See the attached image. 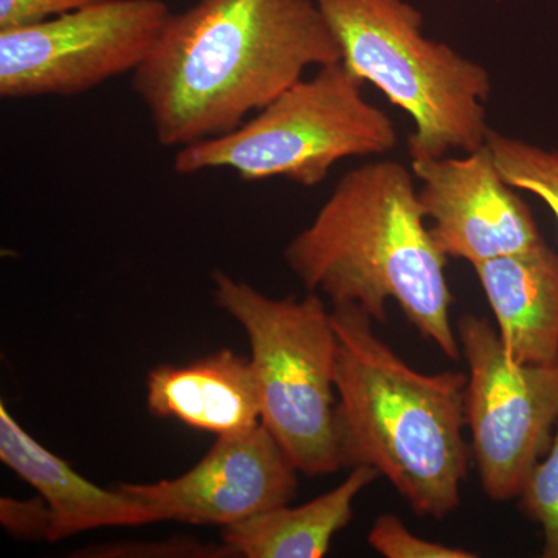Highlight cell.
I'll list each match as a JSON object with an SVG mask.
<instances>
[{
  "label": "cell",
  "instance_id": "6da1fadb",
  "mask_svg": "<svg viewBox=\"0 0 558 558\" xmlns=\"http://www.w3.org/2000/svg\"><path fill=\"white\" fill-rule=\"evenodd\" d=\"M337 61L315 0H197L170 13L131 83L157 142L180 149L229 134L307 69Z\"/></svg>",
  "mask_w": 558,
  "mask_h": 558
},
{
  "label": "cell",
  "instance_id": "7a4b0ae2",
  "mask_svg": "<svg viewBox=\"0 0 558 558\" xmlns=\"http://www.w3.org/2000/svg\"><path fill=\"white\" fill-rule=\"evenodd\" d=\"M447 259L433 240L416 178L398 160H374L348 171L284 260L307 292L332 306L355 304L376 323L395 301L422 339L458 362Z\"/></svg>",
  "mask_w": 558,
  "mask_h": 558
},
{
  "label": "cell",
  "instance_id": "3957f363",
  "mask_svg": "<svg viewBox=\"0 0 558 558\" xmlns=\"http://www.w3.org/2000/svg\"><path fill=\"white\" fill-rule=\"evenodd\" d=\"M330 318L341 468L377 470L417 517L446 519L461 505L469 473L468 374L411 368L355 304L332 306Z\"/></svg>",
  "mask_w": 558,
  "mask_h": 558
},
{
  "label": "cell",
  "instance_id": "277c9868",
  "mask_svg": "<svg viewBox=\"0 0 558 558\" xmlns=\"http://www.w3.org/2000/svg\"><path fill=\"white\" fill-rule=\"evenodd\" d=\"M315 2L343 64L413 120L411 159H439L486 145L490 73L449 44L427 38L416 7L407 0Z\"/></svg>",
  "mask_w": 558,
  "mask_h": 558
},
{
  "label": "cell",
  "instance_id": "5b68a950",
  "mask_svg": "<svg viewBox=\"0 0 558 558\" xmlns=\"http://www.w3.org/2000/svg\"><path fill=\"white\" fill-rule=\"evenodd\" d=\"M365 81L343 61L301 78L236 130L180 148L174 171L231 170L244 182L286 179L317 186L340 160L385 156L395 121L363 97Z\"/></svg>",
  "mask_w": 558,
  "mask_h": 558
},
{
  "label": "cell",
  "instance_id": "8992f818",
  "mask_svg": "<svg viewBox=\"0 0 558 558\" xmlns=\"http://www.w3.org/2000/svg\"><path fill=\"white\" fill-rule=\"evenodd\" d=\"M216 304L244 328L258 387L260 424L299 472L341 468L336 433L337 336L318 293L277 300L226 271L213 275Z\"/></svg>",
  "mask_w": 558,
  "mask_h": 558
},
{
  "label": "cell",
  "instance_id": "52a82bcc",
  "mask_svg": "<svg viewBox=\"0 0 558 558\" xmlns=\"http://www.w3.org/2000/svg\"><path fill=\"white\" fill-rule=\"evenodd\" d=\"M457 333L469 368L465 418L481 487L492 501H512L553 446L558 360L513 362L498 330L475 314L458 319Z\"/></svg>",
  "mask_w": 558,
  "mask_h": 558
},
{
  "label": "cell",
  "instance_id": "ba28073f",
  "mask_svg": "<svg viewBox=\"0 0 558 558\" xmlns=\"http://www.w3.org/2000/svg\"><path fill=\"white\" fill-rule=\"evenodd\" d=\"M170 13L163 0H100L0 32V97H75L134 73Z\"/></svg>",
  "mask_w": 558,
  "mask_h": 558
},
{
  "label": "cell",
  "instance_id": "9c48e42d",
  "mask_svg": "<svg viewBox=\"0 0 558 558\" xmlns=\"http://www.w3.org/2000/svg\"><path fill=\"white\" fill-rule=\"evenodd\" d=\"M410 168L433 240L449 258L473 267L546 242L487 143L462 157L411 159Z\"/></svg>",
  "mask_w": 558,
  "mask_h": 558
},
{
  "label": "cell",
  "instance_id": "30bf717a",
  "mask_svg": "<svg viewBox=\"0 0 558 558\" xmlns=\"http://www.w3.org/2000/svg\"><path fill=\"white\" fill-rule=\"evenodd\" d=\"M145 502L156 521L233 526L289 505L299 490V469L263 424L219 436L189 472L154 484H120Z\"/></svg>",
  "mask_w": 558,
  "mask_h": 558
},
{
  "label": "cell",
  "instance_id": "8fae6325",
  "mask_svg": "<svg viewBox=\"0 0 558 558\" xmlns=\"http://www.w3.org/2000/svg\"><path fill=\"white\" fill-rule=\"evenodd\" d=\"M0 461L38 490L51 513V542L101 527L156 523L153 510L117 486L108 490L25 432L0 405Z\"/></svg>",
  "mask_w": 558,
  "mask_h": 558
},
{
  "label": "cell",
  "instance_id": "7c38bea8",
  "mask_svg": "<svg viewBox=\"0 0 558 558\" xmlns=\"http://www.w3.org/2000/svg\"><path fill=\"white\" fill-rule=\"evenodd\" d=\"M499 339L521 365L558 360V253L538 247L473 266Z\"/></svg>",
  "mask_w": 558,
  "mask_h": 558
},
{
  "label": "cell",
  "instance_id": "4fadbf2b",
  "mask_svg": "<svg viewBox=\"0 0 558 558\" xmlns=\"http://www.w3.org/2000/svg\"><path fill=\"white\" fill-rule=\"evenodd\" d=\"M148 409L201 432L226 436L260 424L258 387L250 359L230 349L189 365L150 371Z\"/></svg>",
  "mask_w": 558,
  "mask_h": 558
},
{
  "label": "cell",
  "instance_id": "5bb4252c",
  "mask_svg": "<svg viewBox=\"0 0 558 558\" xmlns=\"http://www.w3.org/2000/svg\"><path fill=\"white\" fill-rule=\"evenodd\" d=\"M379 472L351 469L348 478L332 490L303 506L266 510L252 519L222 529V543L245 558H319L329 553L337 532L354 517V501Z\"/></svg>",
  "mask_w": 558,
  "mask_h": 558
},
{
  "label": "cell",
  "instance_id": "9a60e30c",
  "mask_svg": "<svg viewBox=\"0 0 558 558\" xmlns=\"http://www.w3.org/2000/svg\"><path fill=\"white\" fill-rule=\"evenodd\" d=\"M487 145L506 182L538 197L553 211L558 226V150L494 130L488 131Z\"/></svg>",
  "mask_w": 558,
  "mask_h": 558
},
{
  "label": "cell",
  "instance_id": "2e32d148",
  "mask_svg": "<svg viewBox=\"0 0 558 558\" xmlns=\"http://www.w3.org/2000/svg\"><path fill=\"white\" fill-rule=\"evenodd\" d=\"M517 499L523 515L542 529V557L558 558V425L548 454L532 470Z\"/></svg>",
  "mask_w": 558,
  "mask_h": 558
},
{
  "label": "cell",
  "instance_id": "e0dca14e",
  "mask_svg": "<svg viewBox=\"0 0 558 558\" xmlns=\"http://www.w3.org/2000/svg\"><path fill=\"white\" fill-rule=\"evenodd\" d=\"M368 545L385 558H476L478 554L417 537L395 513L377 517Z\"/></svg>",
  "mask_w": 558,
  "mask_h": 558
},
{
  "label": "cell",
  "instance_id": "ac0fdd59",
  "mask_svg": "<svg viewBox=\"0 0 558 558\" xmlns=\"http://www.w3.org/2000/svg\"><path fill=\"white\" fill-rule=\"evenodd\" d=\"M80 557H236L226 543L220 546L202 545L190 537L170 538L156 543H121V545L98 546L78 554Z\"/></svg>",
  "mask_w": 558,
  "mask_h": 558
},
{
  "label": "cell",
  "instance_id": "d6986e66",
  "mask_svg": "<svg viewBox=\"0 0 558 558\" xmlns=\"http://www.w3.org/2000/svg\"><path fill=\"white\" fill-rule=\"evenodd\" d=\"M0 523L13 537L51 542V513L43 498L0 499Z\"/></svg>",
  "mask_w": 558,
  "mask_h": 558
},
{
  "label": "cell",
  "instance_id": "ffe728a7",
  "mask_svg": "<svg viewBox=\"0 0 558 558\" xmlns=\"http://www.w3.org/2000/svg\"><path fill=\"white\" fill-rule=\"evenodd\" d=\"M100 0H0V32L31 27Z\"/></svg>",
  "mask_w": 558,
  "mask_h": 558
}]
</instances>
